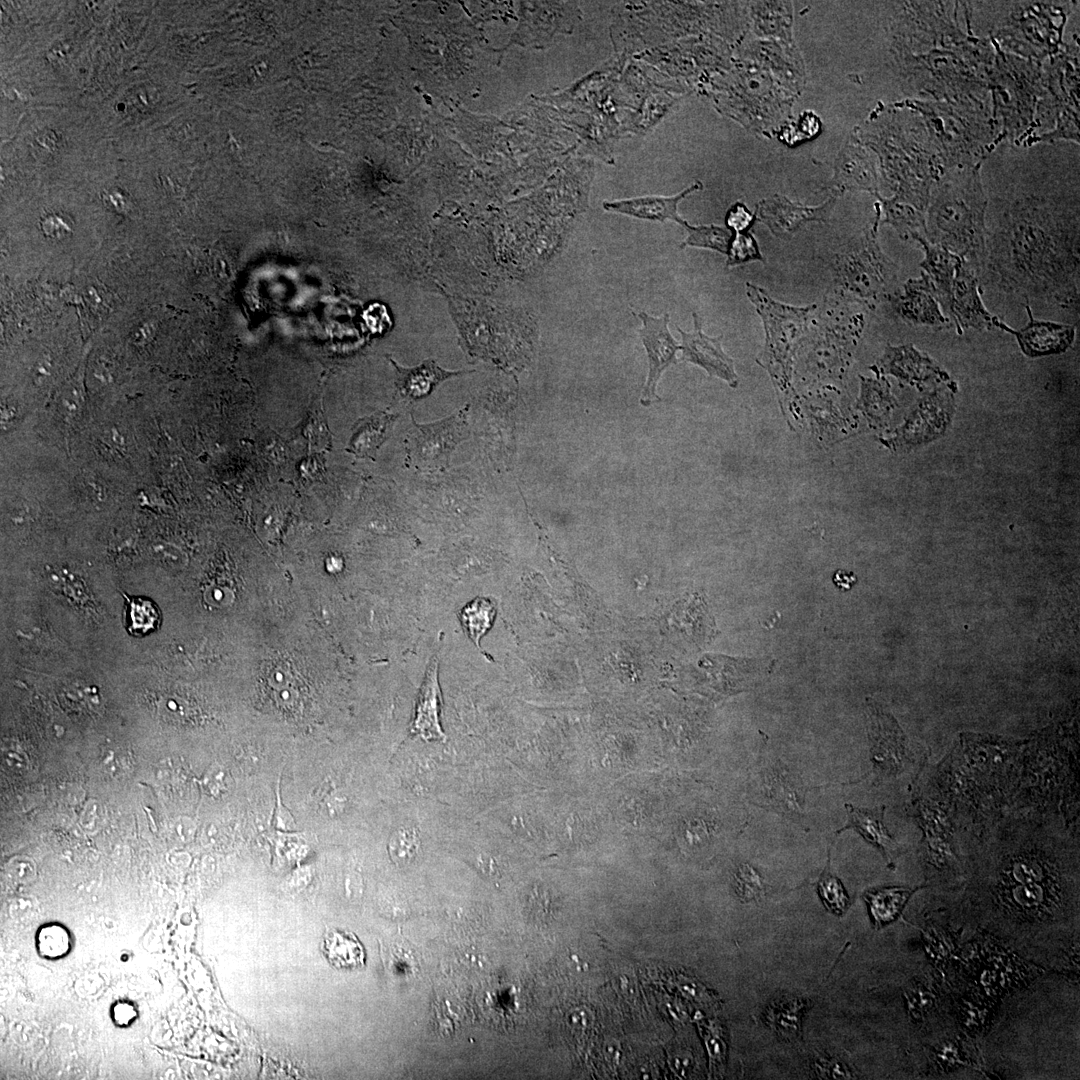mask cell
<instances>
[{"label": "cell", "mask_w": 1080, "mask_h": 1080, "mask_svg": "<svg viewBox=\"0 0 1080 1080\" xmlns=\"http://www.w3.org/2000/svg\"><path fill=\"white\" fill-rule=\"evenodd\" d=\"M986 276L997 288L1069 308L1079 301V239L1067 231L1018 221L986 241Z\"/></svg>", "instance_id": "6da1fadb"}, {"label": "cell", "mask_w": 1080, "mask_h": 1080, "mask_svg": "<svg viewBox=\"0 0 1080 1080\" xmlns=\"http://www.w3.org/2000/svg\"><path fill=\"white\" fill-rule=\"evenodd\" d=\"M984 197L978 181L947 185L930 209L925 238L969 263L980 274L985 261Z\"/></svg>", "instance_id": "7a4b0ae2"}, {"label": "cell", "mask_w": 1080, "mask_h": 1080, "mask_svg": "<svg viewBox=\"0 0 1080 1080\" xmlns=\"http://www.w3.org/2000/svg\"><path fill=\"white\" fill-rule=\"evenodd\" d=\"M878 223L879 210L874 223L834 255L830 295L874 308L894 290L898 266L880 247Z\"/></svg>", "instance_id": "3957f363"}, {"label": "cell", "mask_w": 1080, "mask_h": 1080, "mask_svg": "<svg viewBox=\"0 0 1080 1080\" xmlns=\"http://www.w3.org/2000/svg\"><path fill=\"white\" fill-rule=\"evenodd\" d=\"M746 295L755 306L765 330L759 360L780 387L789 382L792 356L810 331L816 304L792 306L773 299L763 288L746 283Z\"/></svg>", "instance_id": "277c9868"}, {"label": "cell", "mask_w": 1080, "mask_h": 1080, "mask_svg": "<svg viewBox=\"0 0 1080 1080\" xmlns=\"http://www.w3.org/2000/svg\"><path fill=\"white\" fill-rule=\"evenodd\" d=\"M979 275L966 261L957 267L951 293L948 313L950 323L959 333L965 329H1002L1007 324L992 315L984 306L980 296Z\"/></svg>", "instance_id": "5b68a950"}, {"label": "cell", "mask_w": 1080, "mask_h": 1080, "mask_svg": "<svg viewBox=\"0 0 1080 1080\" xmlns=\"http://www.w3.org/2000/svg\"><path fill=\"white\" fill-rule=\"evenodd\" d=\"M466 414L461 411L431 424H418L413 419L409 439V456L416 466L438 467L448 461L449 454L464 437Z\"/></svg>", "instance_id": "8992f818"}, {"label": "cell", "mask_w": 1080, "mask_h": 1080, "mask_svg": "<svg viewBox=\"0 0 1080 1080\" xmlns=\"http://www.w3.org/2000/svg\"><path fill=\"white\" fill-rule=\"evenodd\" d=\"M642 328L639 335L648 356V375L643 386L640 403L647 407L660 401L657 395V384L662 373L672 364L677 362L676 353L680 345L671 335L668 325L670 317L668 313L660 317H654L646 312H640Z\"/></svg>", "instance_id": "52a82bcc"}, {"label": "cell", "mask_w": 1080, "mask_h": 1080, "mask_svg": "<svg viewBox=\"0 0 1080 1080\" xmlns=\"http://www.w3.org/2000/svg\"><path fill=\"white\" fill-rule=\"evenodd\" d=\"M886 299L894 313L907 324L938 328L950 324L922 272L920 278L908 279L901 288L889 293Z\"/></svg>", "instance_id": "ba28073f"}, {"label": "cell", "mask_w": 1080, "mask_h": 1080, "mask_svg": "<svg viewBox=\"0 0 1080 1080\" xmlns=\"http://www.w3.org/2000/svg\"><path fill=\"white\" fill-rule=\"evenodd\" d=\"M835 199L830 198L820 206H805L776 194L761 200L756 207L757 215L771 233L781 239H789L809 222H824L829 217Z\"/></svg>", "instance_id": "9c48e42d"}, {"label": "cell", "mask_w": 1080, "mask_h": 1080, "mask_svg": "<svg viewBox=\"0 0 1080 1080\" xmlns=\"http://www.w3.org/2000/svg\"><path fill=\"white\" fill-rule=\"evenodd\" d=\"M694 328L686 332L677 327L681 334L682 342L680 350L682 359L703 368L710 376L726 381L730 387L738 386V376L734 369V361L722 348L723 336L710 337L702 331V321L699 315L692 313Z\"/></svg>", "instance_id": "30bf717a"}, {"label": "cell", "mask_w": 1080, "mask_h": 1080, "mask_svg": "<svg viewBox=\"0 0 1080 1080\" xmlns=\"http://www.w3.org/2000/svg\"><path fill=\"white\" fill-rule=\"evenodd\" d=\"M1029 321L1020 330L1007 327L1014 334L1021 349L1029 356H1041L1066 350L1074 340L1075 326L1034 318L1029 305L1025 306Z\"/></svg>", "instance_id": "8fae6325"}, {"label": "cell", "mask_w": 1080, "mask_h": 1080, "mask_svg": "<svg viewBox=\"0 0 1080 1080\" xmlns=\"http://www.w3.org/2000/svg\"><path fill=\"white\" fill-rule=\"evenodd\" d=\"M924 252L920 264L929 280L944 315L948 318L954 276L962 259L944 247L930 243L924 236L912 238Z\"/></svg>", "instance_id": "7c38bea8"}, {"label": "cell", "mask_w": 1080, "mask_h": 1080, "mask_svg": "<svg viewBox=\"0 0 1080 1080\" xmlns=\"http://www.w3.org/2000/svg\"><path fill=\"white\" fill-rule=\"evenodd\" d=\"M703 188L696 181L674 196H645L614 201H604L603 208L609 212L620 213L638 219L664 222L670 220L685 227L687 222L678 214V204L693 192Z\"/></svg>", "instance_id": "4fadbf2b"}, {"label": "cell", "mask_w": 1080, "mask_h": 1080, "mask_svg": "<svg viewBox=\"0 0 1080 1080\" xmlns=\"http://www.w3.org/2000/svg\"><path fill=\"white\" fill-rule=\"evenodd\" d=\"M389 362L395 370L396 389L404 398L420 399L429 395L442 381L472 371H451L441 368L435 360L426 359L414 367H403L390 356Z\"/></svg>", "instance_id": "5bb4252c"}, {"label": "cell", "mask_w": 1080, "mask_h": 1080, "mask_svg": "<svg viewBox=\"0 0 1080 1080\" xmlns=\"http://www.w3.org/2000/svg\"><path fill=\"white\" fill-rule=\"evenodd\" d=\"M438 662L434 657L426 671L415 710L412 731L425 740H443L439 720L440 689L437 678Z\"/></svg>", "instance_id": "9a60e30c"}, {"label": "cell", "mask_w": 1080, "mask_h": 1080, "mask_svg": "<svg viewBox=\"0 0 1080 1080\" xmlns=\"http://www.w3.org/2000/svg\"><path fill=\"white\" fill-rule=\"evenodd\" d=\"M395 418L393 414L379 412L357 420L351 429L347 450L358 457L373 458Z\"/></svg>", "instance_id": "2e32d148"}, {"label": "cell", "mask_w": 1080, "mask_h": 1080, "mask_svg": "<svg viewBox=\"0 0 1080 1080\" xmlns=\"http://www.w3.org/2000/svg\"><path fill=\"white\" fill-rule=\"evenodd\" d=\"M846 808L849 815V824L847 827L854 828L868 842L883 851L885 856H888V853L894 846V841L883 824L885 807L874 810H863L854 808L851 805H846Z\"/></svg>", "instance_id": "e0dca14e"}, {"label": "cell", "mask_w": 1080, "mask_h": 1080, "mask_svg": "<svg viewBox=\"0 0 1080 1080\" xmlns=\"http://www.w3.org/2000/svg\"><path fill=\"white\" fill-rule=\"evenodd\" d=\"M883 366L890 372L907 379H926L936 373L931 362L921 356L911 345L886 349Z\"/></svg>", "instance_id": "ac0fdd59"}, {"label": "cell", "mask_w": 1080, "mask_h": 1080, "mask_svg": "<svg viewBox=\"0 0 1080 1080\" xmlns=\"http://www.w3.org/2000/svg\"><path fill=\"white\" fill-rule=\"evenodd\" d=\"M914 892L904 887H890L867 891L864 895L869 904L876 928L895 920Z\"/></svg>", "instance_id": "d6986e66"}, {"label": "cell", "mask_w": 1080, "mask_h": 1080, "mask_svg": "<svg viewBox=\"0 0 1080 1080\" xmlns=\"http://www.w3.org/2000/svg\"><path fill=\"white\" fill-rule=\"evenodd\" d=\"M805 1004L797 998H784L769 1006L766 1019L785 1039H794L800 1032V1016Z\"/></svg>", "instance_id": "ffe728a7"}, {"label": "cell", "mask_w": 1080, "mask_h": 1080, "mask_svg": "<svg viewBox=\"0 0 1080 1080\" xmlns=\"http://www.w3.org/2000/svg\"><path fill=\"white\" fill-rule=\"evenodd\" d=\"M326 955L333 965L354 968L363 964V952L358 941L350 934L333 932L324 942Z\"/></svg>", "instance_id": "44dd1931"}, {"label": "cell", "mask_w": 1080, "mask_h": 1080, "mask_svg": "<svg viewBox=\"0 0 1080 1080\" xmlns=\"http://www.w3.org/2000/svg\"><path fill=\"white\" fill-rule=\"evenodd\" d=\"M127 598V630L136 636H143L157 629L160 614L157 605L150 599L141 597Z\"/></svg>", "instance_id": "7402d4cb"}, {"label": "cell", "mask_w": 1080, "mask_h": 1080, "mask_svg": "<svg viewBox=\"0 0 1080 1080\" xmlns=\"http://www.w3.org/2000/svg\"><path fill=\"white\" fill-rule=\"evenodd\" d=\"M684 228L688 235L680 248L690 246L711 249L723 254L728 253L733 239L729 230L717 225L692 226L688 223Z\"/></svg>", "instance_id": "603a6c76"}, {"label": "cell", "mask_w": 1080, "mask_h": 1080, "mask_svg": "<svg viewBox=\"0 0 1080 1080\" xmlns=\"http://www.w3.org/2000/svg\"><path fill=\"white\" fill-rule=\"evenodd\" d=\"M495 615V609L490 601L478 598L465 606L461 612V620L470 638L479 645V639L491 626Z\"/></svg>", "instance_id": "cb8c5ba5"}, {"label": "cell", "mask_w": 1080, "mask_h": 1080, "mask_svg": "<svg viewBox=\"0 0 1080 1080\" xmlns=\"http://www.w3.org/2000/svg\"><path fill=\"white\" fill-rule=\"evenodd\" d=\"M419 840L417 833L410 828H401L390 837L388 850L394 863L399 866L409 864L417 855Z\"/></svg>", "instance_id": "d4e9b609"}, {"label": "cell", "mask_w": 1080, "mask_h": 1080, "mask_svg": "<svg viewBox=\"0 0 1080 1080\" xmlns=\"http://www.w3.org/2000/svg\"><path fill=\"white\" fill-rule=\"evenodd\" d=\"M727 266H740L751 261L766 263L753 235L749 232L737 233L732 239L727 253Z\"/></svg>", "instance_id": "484cf974"}, {"label": "cell", "mask_w": 1080, "mask_h": 1080, "mask_svg": "<svg viewBox=\"0 0 1080 1080\" xmlns=\"http://www.w3.org/2000/svg\"><path fill=\"white\" fill-rule=\"evenodd\" d=\"M819 894L826 908L837 915H841L849 905L848 896L841 882L825 870L818 882Z\"/></svg>", "instance_id": "4316f807"}, {"label": "cell", "mask_w": 1080, "mask_h": 1080, "mask_svg": "<svg viewBox=\"0 0 1080 1080\" xmlns=\"http://www.w3.org/2000/svg\"><path fill=\"white\" fill-rule=\"evenodd\" d=\"M84 404V390L78 379L70 381L60 392L57 409L66 424H70L79 415Z\"/></svg>", "instance_id": "83f0119b"}, {"label": "cell", "mask_w": 1080, "mask_h": 1080, "mask_svg": "<svg viewBox=\"0 0 1080 1080\" xmlns=\"http://www.w3.org/2000/svg\"><path fill=\"white\" fill-rule=\"evenodd\" d=\"M737 893L746 901L759 898L764 891L760 875L748 865L742 866L736 876Z\"/></svg>", "instance_id": "f1b7e54d"}, {"label": "cell", "mask_w": 1080, "mask_h": 1080, "mask_svg": "<svg viewBox=\"0 0 1080 1080\" xmlns=\"http://www.w3.org/2000/svg\"><path fill=\"white\" fill-rule=\"evenodd\" d=\"M754 220L755 216L742 203L734 204L726 215L727 227L737 233L747 232Z\"/></svg>", "instance_id": "f546056e"}, {"label": "cell", "mask_w": 1080, "mask_h": 1080, "mask_svg": "<svg viewBox=\"0 0 1080 1080\" xmlns=\"http://www.w3.org/2000/svg\"><path fill=\"white\" fill-rule=\"evenodd\" d=\"M569 1021L574 1029L585 1032L593 1025L594 1017L591 1010L583 1006L571 1012Z\"/></svg>", "instance_id": "4dcf8cb0"}, {"label": "cell", "mask_w": 1080, "mask_h": 1080, "mask_svg": "<svg viewBox=\"0 0 1080 1080\" xmlns=\"http://www.w3.org/2000/svg\"><path fill=\"white\" fill-rule=\"evenodd\" d=\"M277 802L278 803H277L276 813H275V817H274L276 827L278 829H280V830H283V831H292V830H294L295 822L292 819V816L290 815L288 810L280 803L279 798H278Z\"/></svg>", "instance_id": "1f68e13d"}, {"label": "cell", "mask_w": 1080, "mask_h": 1080, "mask_svg": "<svg viewBox=\"0 0 1080 1080\" xmlns=\"http://www.w3.org/2000/svg\"><path fill=\"white\" fill-rule=\"evenodd\" d=\"M856 581V576L852 572H847L845 570H838L833 576L834 584L844 591L850 590Z\"/></svg>", "instance_id": "d6a6232c"}, {"label": "cell", "mask_w": 1080, "mask_h": 1080, "mask_svg": "<svg viewBox=\"0 0 1080 1080\" xmlns=\"http://www.w3.org/2000/svg\"><path fill=\"white\" fill-rule=\"evenodd\" d=\"M721 1041H717L715 1038L708 1040V1048L713 1057H721L723 1049L721 1048Z\"/></svg>", "instance_id": "836d02e7"}, {"label": "cell", "mask_w": 1080, "mask_h": 1080, "mask_svg": "<svg viewBox=\"0 0 1080 1080\" xmlns=\"http://www.w3.org/2000/svg\"><path fill=\"white\" fill-rule=\"evenodd\" d=\"M604 1054L609 1060L617 1059L619 1055L618 1044L616 1042L607 1043L604 1049Z\"/></svg>", "instance_id": "e575fe53"}]
</instances>
